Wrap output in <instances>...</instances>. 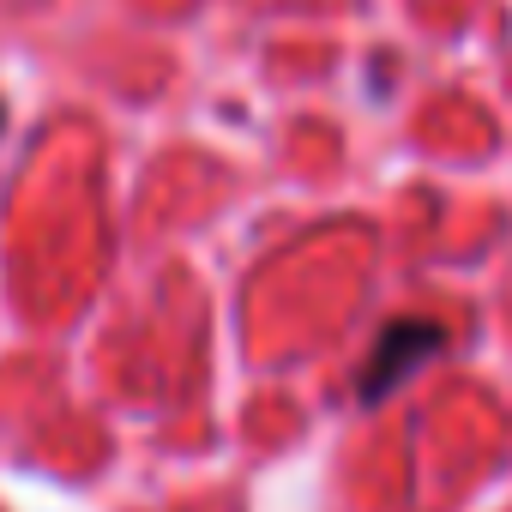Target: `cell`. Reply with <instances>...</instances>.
<instances>
[{
    "instance_id": "cell-1",
    "label": "cell",
    "mask_w": 512,
    "mask_h": 512,
    "mask_svg": "<svg viewBox=\"0 0 512 512\" xmlns=\"http://www.w3.org/2000/svg\"><path fill=\"white\" fill-rule=\"evenodd\" d=\"M440 344H446V332L434 320H392L374 344V362L362 368V404H380L386 392H398L428 356H440Z\"/></svg>"
}]
</instances>
